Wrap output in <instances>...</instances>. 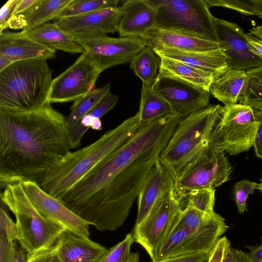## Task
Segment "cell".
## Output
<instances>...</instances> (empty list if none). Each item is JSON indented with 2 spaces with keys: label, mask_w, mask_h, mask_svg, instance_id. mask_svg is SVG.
<instances>
[{
  "label": "cell",
  "mask_w": 262,
  "mask_h": 262,
  "mask_svg": "<svg viewBox=\"0 0 262 262\" xmlns=\"http://www.w3.org/2000/svg\"><path fill=\"white\" fill-rule=\"evenodd\" d=\"M179 119L169 114L141 124L123 145L93 168L60 199L99 231L123 224Z\"/></svg>",
  "instance_id": "cell-1"
},
{
  "label": "cell",
  "mask_w": 262,
  "mask_h": 262,
  "mask_svg": "<svg viewBox=\"0 0 262 262\" xmlns=\"http://www.w3.org/2000/svg\"><path fill=\"white\" fill-rule=\"evenodd\" d=\"M66 118L50 101L28 112L0 110V186L31 181L40 186L70 151Z\"/></svg>",
  "instance_id": "cell-2"
},
{
  "label": "cell",
  "mask_w": 262,
  "mask_h": 262,
  "mask_svg": "<svg viewBox=\"0 0 262 262\" xmlns=\"http://www.w3.org/2000/svg\"><path fill=\"white\" fill-rule=\"evenodd\" d=\"M140 125L136 114L105 133L91 144L70 151L50 169L40 187L60 200L93 168L127 142Z\"/></svg>",
  "instance_id": "cell-3"
},
{
  "label": "cell",
  "mask_w": 262,
  "mask_h": 262,
  "mask_svg": "<svg viewBox=\"0 0 262 262\" xmlns=\"http://www.w3.org/2000/svg\"><path fill=\"white\" fill-rule=\"evenodd\" d=\"M47 60L16 61L0 72V110L25 112L48 102L53 81Z\"/></svg>",
  "instance_id": "cell-4"
},
{
  "label": "cell",
  "mask_w": 262,
  "mask_h": 262,
  "mask_svg": "<svg viewBox=\"0 0 262 262\" xmlns=\"http://www.w3.org/2000/svg\"><path fill=\"white\" fill-rule=\"evenodd\" d=\"M223 106L210 105L179 121L159 160L174 177L209 144L211 133Z\"/></svg>",
  "instance_id": "cell-5"
},
{
  "label": "cell",
  "mask_w": 262,
  "mask_h": 262,
  "mask_svg": "<svg viewBox=\"0 0 262 262\" xmlns=\"http://www.w3.org/2000/svg\"><path fill=\"white\" fill-rule=\"evenodd\" d=\"M4 189L1 201L15 216L20 247L29 254L53 245L64 229L39 214L26 195L21 181L10 183Z\"/></svg>",
  "instance_id": "cell-6"
},
{
  "label": "cell",
  "mask_w": 262,
  "mask_h": 262,
  "mask_svg": "<svg viewBox=\"0 0 262 262\" xmlns=\"http://www.w3.org/2000/svg\"><path fill=\"white\" fill-rule=\"evenodd\" d=\"M156 11L155 27L217 43L214 17L204 0H146Z\"/></svg>",
  "instance_id": "cell-7"
},
{
  "label": "cell",
  "mask_w": 262,
  "mask_h": 262,
  "mask_svg": "<svg viewBox=\"0 0 262 262\" xmlns=\"http://www.w3.org/2000/svg\"><path fill=\"white\" fill-rule=\"evenodd\" d=\"M231 171L224 151L210 139L209 146L174 177L176 195L181 204L192 191L214 189L229 180Z\"/></svg>",
  "instance_id": "cell-8"
},
{
  "label": "cell",
  "mask_w": 262,
  "mask_h": 262,
  "mask_svg": "<svg viewBox=\"0 0 262 262\" xmlns=\"http://www.w3.org/2000/svg\"><path fill=\"white\" fill-rule=\"evenodd\" d=\"M259 123L252 107L241 103L224 106L210 140L230 155H237L253 146Z\"/></svg>",
  "instance_id": "cell-9"
},
{
  "label": "cell",
  "mask_w": 262,
  "mask_h": 262,
  "mask_svg": "<svg viewBox=\"0 0 262 262\" xmlns=\"http://www.w3.org/2000/svg\"><path fill=\"white\" fill-rule=\"evenodd\" d=\"M227 229L225 219L215 212L195 230L178 227L173 224L158 250L156 261L183 255L210 253Z\"/></svg>",
  "instance_id": "cell-10"
},
{
  "label": "cell",
  "mask_w": 262,
  "mask_h": 262,
  "mask_svg": "<svg viewBox=\"0 0 262 262\" xmlns=\"http://www.w3.org/2000/svg\"><path fill=\"white\" fill-rule=\"evenodd\" d=\"M181 209V203L173 189L162 194L144 220L135 225L134 241L145 249L152 261L157 260L158 250Z\"/></svg>",
  "instance_id": "cell-11"
},
{
  "label": "cell",
  "mask_w": 262,
  "mask_h": 262,
  "mask_svg": "<svg viewBox=\"0 0 262 262\" xmlns=\"http://www.w3.org/2000/svg\"><path fill=\"white\" fill-rule=\"evenodd\" d=\"M72 39L84 49L89 60L100 73L111 67L130 62L146 46L139 37L103 35Z\"/></svg>",
  "instance_id": "cell-12"
},
{
  "label": "cell",
  "mask_w": 262,
  "mask_h": 262,
  "mask_svg": "<svg viewBox=\"0 0 262 262\" xmlns=\"http://www.w3.org/2000/svg\"><path fill=\"white\" fill-rule=\"evenodd\" d=\"M100 73L84 53L74 63L53 79L49 101L63 103L75 101L95 89Z\"/></svg>",
  "instance_id": "cell-13"
},
{
  "label": "cell",
  "mask_w": 262,
  "mask_h": 262,
  "mask_svg": "<svg viewBox=\"0 0 262 262\" xmlns=\"http://www.w3.org/2000/svg\"><path fill=\"white\" fill-rule=\"evenodd\" d=\"M154 91L169 105L180 120L210 105V93L158 73Z\"/></svg>",
  "instance_id": "cell-14"
},
{
  "label": "cell",
  "mask_w": 262,
  "mask_h": 262,
  "mask_svg": "<svg viewBox=\"0 0 262 262\" xmlns=\"http://www.w3.org/2000/svg\"><path fill=\"white\" fill-rule=\"evenodd\" d=\"M214 21L217 43L229 68L247 71L262 66V58L251 50L246 34L239 26L215 17Z\"/></svg>",
  "instance_id": "cell-15"
},
{
  "label": "cell",
  "mask_w": 262,
  "mask_h": 262,
  "mask_svg": "<svg viewBox=\"0 0 262 262\" xmlns=\"http://www.w3.org/2000/svg\"><path fill=\"white\" fill-rule=\"evenodd\" d=\"M21 183L29 200L43 218L64 230L90 237L89 225L68 208L60 200L45 192L35 182L21 181Z\"/></svg>",
  "instance_id": "cell-16"
},
{
  "label": "cell",
  "mask_w": 262,
  "mask_h": 262,
  "mask_svg": "<svg viewBox=\"0 0 262 262\" xmlns=\"http://www.w3.org/2000/svg\"><path fill=\"white\" fill-rule=\"evenodd\" d=\"M120 17L118 7L63 18L54 23L72 38H85L107 35L118 32Z\"/></svg>",
  "instance_id": "cell-17"
},
{
  "label": "cell",
  "mask_w": 262,
  "mask_h": 262,
  "mask_svg": "<svg viewBox=\"0 0 262 262\" xmlns=\"http://www.w3.org/2000/svg\"><path fill=\"white\" fill-rule=\"evenodd\" d=\"M174 177L159 160H156L138 195V208L135 225L148 215L158 199L174 189Z\"/></svg>",
  "instance_id": "cell-18"
},
{
  "label": "cell",
  "mask_w": 262,
  "mask_h": 262,
  "mask_svg": "<svg viewBox=\"0 0 262 262\" xmlns=\"http://www.w3.org/2000/svg\"><path fill=\"white\" fill-rule=\"evenodd\" d=\"M62 262H97L107 250L89 237L64 230L56 242Z\"/></svg>",
  "instance_id": "cell-19"
},
{
  "label": "cell",
  "mask_w": 262,
  "mask_h": 262,
  "mask_svg": "<svg viewBox=\"0 0 262 262\" xmlns=\"http://www.w3.org/2000/svg\"><path fill=\"white\" fill-rule=\"evenodd\" d=\"M119 9L120 37H140L155 26V10L146 0L123 1Z\"/></svg>",
  "instance_id": "cell-20"
},
{
  "label": "cell",
  "mask_w": 262,
  "mask_h": 262,
  "mask_svg": "<svg viewBox=\"0 0 262 262\" xmlns=\"http://www.w3.org/2000/svg\"><path fill=\"white\" fill-rule=\"evenodd\" d=\"M139 37L152 49L165 48L183 51H209L219 49L215 42L155 27Z\"/></svg>",
  "instance_id": "cell-21"
},
{
  "label": "cell",
  "mask_w": 262,
  "mask_h": 262,
  "mask_svg": "<svg viewBox=\"0 0 262 262\" xmlns=\"http://www.w3.org/2000/svg\"><path fill=\"white\" fill-rule=\"evenodd\" d=\"M0 54L14 62L38 59L48 60L55 56V50L30 38L25 32L0 33Z\"/></svg>",
  "instance_id": "cell-22"
},
{
  "label": "cell",
  "mask_w": 262,
  "mask_h": 262,
  "mask_svg": "<svg viewBox=\"0 0 262 262\" xmlns=\"http://www.w3.org/2000/svg\"><path fill=\"white\" fill-rule=\"evenodd\" d=\"M152 49L160 57L178 60L211 73L215 80L229 69L226 57L220 49L209 51H183L165 48Z\"/></svg>",
  "instance_id": "cell-23"
},
{
  "label": "cell",
  "mask_w": 262,
  "mask_h": 262,
  "mask_svg": "<svg viewBox=\"0 0 262 262\" xmlns=\"http://www.w3.org/2000/svg\"><path fill=\"white\" fill-rule=\"evenodd\" d=\"M118 99L116 95L109 92L76 125L68 130L67 140L70 149L80 146L84 134L90 128L96 130L102 129L100 118L115 106Z\"/></svg>",
  "instance_id": "cell-24"
},
{
  "label": "cell",
  "mask_w": 262,
  "mask_h": 262,
  "mask_svg": "<svg viewBox=\"0 0 262 262\" xmlns=\"http://www.w3.org/2000/svg\"><path fill=\"white\" fill-rule=\"evenodd\" d=\"M159 70L162 75L181 80L204 91L210 92V88L215 80L210 73L203 71L182 62L160 57Z\"/></svg>",
  "instance_id": "cell-25"
},
{
  "label": "cell",
  "mask_w": 262,
  "mask_h": 262,
  "mask_svg": "<svg viewBox=\"0 0 262 262\" xmlns=\"http://www.w3.org/2000/svg\"><path fill=\"white\" fill-rule=\"evenodd\" d=\"M25 32L35 41L54 50L71 54L84 53V49L55 23H47Z\"/></svg>",
  "instance_id": "cell-26"
},
{
  "label": "cell",
  "mask_w": 262,
  "mask_h": 262,
  "mask_svg": "<svg viewBox=\"0 0 262 262\" xmlns=\"http://www.w3.org/2000/svg\"><path fill=\"white\" fill-rule=\"evenodd\" d=\"M246 75V71L229 68L222 76L214 80L210 93L225 106L236 104Z\"/></svg>",
  "instance_id": "cell-27"
},
{
  "label": "cell",
  "mask_w": 262,
  "mask_h": 262,
  "mask_svg": "<svg viewBox=\"0 0 262 262\" xmlns=\"http://www.w3.org/2000/svg\"><path fill=\"white\" fill-rule=\"evenodd\" d=\"M72 0H37L36 3L22 15L25 26L22 31L28 32L39 26L55 19L59 13Z\"/></svg>",
  "instance_id": "cell-28"
},
{
  "label": "cell",
  "mask_w": 262,
  "mask_h": 262,
  "mask_svg": "<svg viewBox=\"0 0 262 262\" xmlns=\"http://www.w3.org/2000/svg\"><path fill=\"white\" fill-rule=\"evenodd\" d=\"M172 114L168 103L153 90L152 86L142 84L141 101L136 114L141 124Z\"/></svg>",
  "instance_id": "cell-29"
},
{
  "label": "cell",
  "mask_w": 262,
  "mask_h": 262,
  "mask_svg": "<svg viewBox=\"0 0 262 262\" xmlns=\"http://www.w3.org/2000/svg\"><path fill=\"white\" fill-rule=\"evenodd\" d=\"M161 57L149 46L145 47L130 62V68L142 84L152 86L158 75Z\"/></svg>",
  "instance_id": "cell-30"
},
{
  "label": "cell",
  "mask_w": 262,
  "mask_h": 262,
  "mask_svg": "<svg viewBox=\"0 0 262 262\" xmlns=\"http://www.w3.org/2000/svg\"><path fill=\"white\" fill-rule=\"evenodd\" d=\"M111 84L108 83L91 91L74 101L71 113L66 118L68 130L74 127L101 99L110 92Z\"/></svg>",
  "instance_id": "cell-31"
},
{
  "label": "cell",
  "mask_w": 262,
  "mask_h": 262,
  "mask_svg": "<svg viewBox=\"0 0 262 262\" xmlns=\"http://www.w3.org/2000/svg\"><path fill=\"white\" fill-rule=\"evenodd\" d=\"M246 74L238 101L254 110L259 109L262 107V66L247 71Z\"/></svg>",
  "instance_id": "cell-32"
},
{
  "label": "cell",
  "mask_w": 262,
  "mask_h": 262,
  "mask_svg": "<svg viewBox=\"0 0 262 262\" xmlns=\"http://www.w3.org/2000/svg\"><path fill=\"white\" fill-rule=\"evenodd\" d=\"M119 0H72L57 15L55 20L86 14L109 8H118Z\"/></svg>",
  "instance_id": "cell-33"
},
{
  "label": "cell",
  "mask_w": 262,
  "mask_h": 262,
  "mask_svg": "<svg viewBox=\"0 0 262 262\" xmlns=\"http://www.w3.org/2000/svg\"><path fill=\"white\" fill-rule=\"evenodd\" d=\"M209 8L222 7L234 10L247 15H254L262 19V1L205 0Z\"/></svg>",
  "instance_id": "cell-34"
},
{
  "label": "cell",
  "mask_w": 262,
  "mask_h": 262,
  "mask_svg": "<svg viewBox=\"0 0 262 262\" xmlns=\"http://www.w3.org/2000/svg\"><path fill=\"white\" fill-rule=\"evenodd\" d=\"M215 212L206 213L196 208L186 205L182 209L174 226L192 230H195L209 221Z\"/></svg>",
  "instance_id": "cell-35"
},
{
  "label": "cell",
  "mask_w": 262,
  "mask_h": 262,
  "mask_svg": "<svg viewBox=\"0 0 262 262\" xmlns=\"http://www.w3.org/2000/svg\"><path fill=\"white\" fill-rule=\"evenodd\" d=\"M187 204L206 213L214 212L215 190L202 189L192 191L185 197Z\"/></svg>",
  "instance_id": "cell-36"
},
{
  "label": "cell",
  "mask_w": 262,
  "mask_h": 262,
  "mask_svg": "<svg viewBox=\"0 0 262 262\" xmlns=\"http://www.w3.org/2000/svg\"><path fill=\"white\" fill-rule=\"evenodd\" d=\"M134 242L133 234H127L123 240L107 249L97 262H128L132 253L131 246Z\"/></svg>",
  "instance_id": "cell-37"
},
{
  "label": "cell",
  "mask_w": 262,
  "mask_h": 262,
  "mask_svg": "<svg viewBox=\"0 0 262 262\" xmlns=\"http://www.w3.org/2000/svg\"><path fill=\"white\" fill-rule=\"evenodd\" d=\"M257 183L247 179L237 182L234 186L233 195L238 212L242 214L247 210V200L250 194L257 189Z\"/></svg>",
  "instance_id": "cell-38"
},
{
  "label": "cell",
  "mask_w": 262,
  "mask_h": 262,
  "mask_svg": "<svg viewBox=\"0 0 262 262\" xmlns=\"http://www.w3.org/2000/svg\"><path fill=\"white\" fill-rule=\"evenodd\" d=\"M7 208L1 201L0 236L5 237L11 241H17V228L16 223L10 217Z\"/></svg>",
  "instance_id": "cell-39"
},
{
  "label": "cell",
  "mask_w": 262,
  "mask_h": 262,
  "mask_svg": "<svg viewBox=\"0 0 262 262\" xmlns=\"http://www.w3.org/2000/svg\"><path fill=\"white\" fill-rule=\"evenodd\" d=\"M28 262H62L60 259L56 243L52 246L28 254Z\"/></svg>",
  "instance_id": "cell-40"
},
{
  "label": "cell",
  "mask_w": 262,
  "mask_h": 262,
  "mask_svg": "<svg viewBox=\"0 0 262 262\" xmlns=\"http://www.w3.org/2000/svg\"><path fill=\"white\" fill-rule=\"evenodd\" d=\"M17 247L16 241L0 236V262H13Z\"/></svg>",
  "instance_id": "cell-41"
},
{
  "label": "cell",
  "mask_w": 262,
  "mask_h": 262,
  "mask_svg": "<svg viewBox=\"0 0 262 262\" xmlns=\"http://www.w3.org/2000/svg\"><path fill=\"white\" fill-rule=\"evenodd\" d=\"M230 243L226 236L221 237L212 249L206 262H222Z\"/></svg>",
  "instance_id": "cell-42"
},
{
  "label": "cell",
  "mask_w": 262,
  "mask_h": 262,
  "mask_svg": "<svg viewBox=\"0 0 262 262\" xmlns=\"http://www.w3.org/2000/svg\"><path fill=\"white\" fill-rule=\"evenodd\" d=\"M18 0H9L2 7L0 11V33L9 26L12 13Z\"/></svg>",
  "instance_id": "cell-43"
},
{
  "label": "cell",
  "mask_w": 262,
  "mask_h": 262,
  "mask_svg": "<svg viewBox=\"0 0 262 262\" xmlns=\"http://www.w3.org/2000/svg\"><path fill=\"white\" fill-rule=\"evenodd\" d=\"M210 252H200L168 258L159 261L151 262H206Z\"/></svg>",
  "instance_id": "cell-44"
},
{
  "label": "cell",
  "mask_w": 262,
  "mask_h": 262,
  "mask_svg": "<svg viewBox=\"0 0 262 262\" xmlns=\"http://www.w3.org/2000/svg\"><path fill=\"white\" fill-rule=\"evenodd\" d=\"M222 262H252L249 253L230 246L227 250Z\"/></svg>",
  "instance_id": "cell-45"
},
{
  "label": "cell",
  "mask_w": 262,
  "mask_h": 262,
  "mask_svg": "<svg viewBox=\"0 0 262 262\" xmlns=\"http://www.w3.org/2000/svg\"><path fill=\"white\" fill-rule=\"evenodd\" d=\"M255 118L259 122L253 147L256 156L262 159V107L254 110Z\"/></svg>",
  "instance_id": "cell-46"
},
{
  "label": "cell",
  "mask_w": 262,
  "mask_h": 262,
  "mask_svg": "<svg viewBox=\"0 0 262 262\" xmlns=\"http://www.w3.org/2000/svg\"><path fill=\"white\" fill-rule=\"evenodd\" d=\"M37 0H18L12 13V17L23 14L30 9Z\"/></svg>",
  "instance_id": "cell-47"
},
{
  "label": "cell",
  "mask_w": 262,
  "mask_h": 262,
  "mask_svg": "<svg viewBox=\"0 0 262 262\" xmlns=\"http://www.w3.org/2000/svg\"><path fill=\"white\" fill-rule=\"evenodd\" d=\"M246 39L251 50L262 58V40L248 33L246 34Z\"/></svg>",
  "instance_id": "cell-48"
},
{
  "label": "cell",
  "mask_w": 262,
  "mask_h": 262,
  "mask_svg": "<svg viewBox=\"0 0 262 262\" xmlns=\"http://www.w3.org/2000/svg\"><path fill=\"white\" fill-rule=\"evenodd\" d=\"M250 250L249 253L252 262H262V244L255 246H246Z\"/></svg>",
  "instance_id": "cell-49"
},
{
  "label": "cell",
  "mask_w": 262,
  "mask_h": 262,
  "mask_svg": "<svg viewBox=\"0 0 262 262\" xmlns=\"http://www.w3.org/2000/svg\"><path fill=\"white\" fill-rule=\"evenodd\" d=\"M28 254L21 247L17 246L13 262H28Z\"/></svg>",
  "instance_id": "cell-50"
},
{
  "label": "cell",
  "mask_w": 262,
  "mask_h": 262,
  "mask_svg": "<svg viewBox=\"0 0 262 262\" xmlns=\"http://www.w3.org/2000/svg\"><path fill=\"white\" fill-rule=\"evenodd\" d=\"M14 62H15L9 56L0 54V72Z\"/></svg>",
  "instance_id": "cell-51"
},
{
  "label": "cell",
  "mask_w": 262,
  "mask_h": 262,
  "mask_svg": "<svg viewBox=\"0 0 262 262\" xmlns=\"http://www.w3.org/2000/svg\"><path fill=\"white\" fill-rule=\"evenodd\" d=\"M248 33L262 40V26L252 28Z\"/></svg>",
  "instance_id": "cell-52"
},
{
  "label": "cell",
  "mask_w": 262,
  "mask_h": 262,
  "mask_svg": "<svg viewBox=\"0 0 262 262\" xmlns=\"http://www.w3.org/2000/svg\"><path fill=\"white\" fill-rule=\"evenodd\" d=\"M139 256L138 253H132L128 262H139Z\"/></svg>",
  "instance_id": "cell-53"
},
{
  "label": "cell",
  "mask_w": 262,
  "mask_h": 262,
  "mask_svg": "<svg viewBox=\"0 0 262 262\" xmlns=\"http://www.w3.org/2000/svg\"><path fill=\"white\" fill-rule=\"evenodd\" d=\"M257 189H258L262 193V172L261 177L259 180V183H257Z\"/></svg>",
  "instance_id": "cell-54"
},
{
  "label": "cell",
  "mask_w": 262,
  "mask_h": 262,
  "mask_svg": "<svg viewBox=\"0 0 262 262\" xmlns=\"http://www.w3.org/2000/svg\"><path fill=\"white\" fill-rule=\"evenodd\" d=\"M261 243H262V236H261Z\"/></svg>",
  "instance_id": "cell-55"
}]
</instances>
